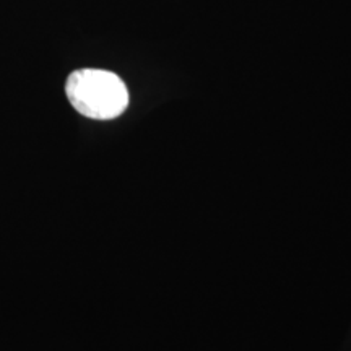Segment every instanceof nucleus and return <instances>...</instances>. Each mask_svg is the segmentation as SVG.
Here are the masks:
<instances>
[{
  "label": "nucleus",
  "instance_id": "1",
  "mask_svg": "<svg viewBox=\"0 0 351 351\" xmlns=\"http://www.w3.org/2000/svg\"><path fill=\"white\" fill-rule=\"evenodd\" d=\"M65 93L77 112L96 121L119 117L129 104L125 83L108 70H75L67 78Z\"/></svg>",
  "mask_w": 351,
  "mask_h": 351
}]
</instances>
